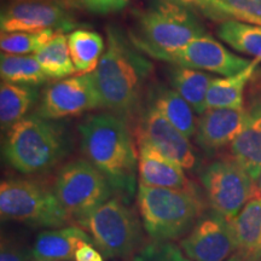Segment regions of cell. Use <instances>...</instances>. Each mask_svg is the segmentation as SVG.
I'll list each match as a JSON object with an SVG mask.
<instances>
[{
	"mask_svg": "<svg viewBox=\"0 0 261 261\" xmlns=\"http://www.w3.org/2000/svg\"><path fill=\"white\" fill-rule=\"evenodd\" d=\"M179 244L192 261H226L238 252L231 220L213 208L205 210Z\"/></svg>",
	"mask_w": 261,
	"mask_h": 261,
	"instance_id": "11",
	"label": "cell"
},
{
	"mask_svg": "<svg viewBox=\"0 0 261 261\" xmlns=\"http://www.w3.org/2000/svg\"><path fill=\"white\" fill-rule=\"evenodd\" d=\"M148 99L149 106L161 113L188 138L195 136L198 121L196 120V113L177 91L162 84L151 85L148 89Z\"/></svg>",
	"mask_w": 261,
	"mask_h": 261,
	"instance_id": "19",
	"label": "cell"
},
{
	"mask_svg": "<svg viewBox=\"0 0 261 261\" xmlns=\"http://www.w3.org/2000/svg\"><path fill=\"white\" fill-rule=\"evenodd\" d=\"M65 150L63 130L38 114L25 116L6 130L3 152L16 171L33 174L47 171L62 159Z\"/></svg>",
	"mask_w": 261,
	"mask_h": 261,
	"instance_id": "5",
	"label": "cell"
},
{
	"mask_svg": "<svg viewBox=\"0 0 261 261\" xmlns=\"http://www.w3.org/2000/svg\"><path fill=\"white\" fill-rule=\"evenodd\" d=\"M39 98L38 87L3 81L0 86V123L8 130L24 119Z\"/></svg>",
	"mask_w": 261,
	"mask_h": 261,
	"instance_id": "22",
	"label": "cell"
},
{
	"mask_svg": "<svg viewBox=\"0 0 261 261\" xmlns=\"http://www.w3.org/2000/svg\"><path fill=\"white\" fill-rule=\"evenodd\" d=\"M106 257H129L140 252L142 227L136 215L117 197H110L83 224Z\"/></svg>",
	"mask_w": 261,
	"mask_h": 261,
	"instance_id": "8",
	"label": "cell"
},
{
	"mask_svg": "<svg viewBox=\"0 0 261 261\" xmlns=\"http://www.w3.org/2000/svg\"><path fill=\"white\" fill-rule=\"evenodd\" d=\"M71 61L77 74H90L97 69L106 45L99 33L86 28H77L68 35Z\"/></svg>",
	"mask_w": 261,
	"mask_h": 261,
	"instance_id": "23",
	"label": "cell"
},
{
	"mask_svg": "<svg viewBox=\"0 0 261 261\" xmlns=\"http://www.w3.org/2000/svg\"><path fill=\"white\" fill-rule=\"evenodd\" d=\"M250 177L253 178V180L255 181L256 187H257V190H259L260 195H261V166L260 167H257L256 169H254L252 173H249Z\"/></svg>",
	"mask_w": 261,
	"mask_h": 261,
	"instance_id": "35",
	"label": "cell"
},
{
	"mask_svg": "<svg viewBox=\"0 0 261 261\" xmlns=\"http://www.w3.org/2000/svg\"><path fill=\"white\" fill-rule=\"evenodd\" d=\"M261 62L253 60L246 69L231 76L214 77L212 81L207 97H205V110L221 109V108L244 107V93L250 80L254 79Z\"/></svg>",
	"mask_w": 261,
	"mask_h": 261,
	"instance_id": "20",
	"label": "cell"
},
{
	"mask_svg": "<svg viewBox=\"0 0 261 261\" xmlns=\"http://www.w3.org/2000/svg\"><path fill=\"white\" fill-rule=\"evenodd\" d=\"M102 107L93 73L77 74L50 85L42 93L37 114L47 120L79 115Z\"/></svg>",
	"mask_w": 261,
	"mask_h": 261,
	"instance_id": "12",
	"label": "cell"
},
{
	"mask_svg": "<svg viewBox=\"0 0 261 261\" xmlns=\"http://www.w3.org/2000/svg\"><path fill=\"white\" fill-rule=\"evenodd\" d=\"M76 22L60 0H9L0 15L2 33L74 31Z\"/></svg>",
	"mask_w": 261,
	"mask_h": 261,
	"instance_id": "10",
	"label": "cell"
},
{
	"mask_svg": "<svg viewBox=\"0 0 261 261\" xmlns=\"http://www.w3.org/2000/svg\"><path fill=\"white\" fill-rule=\"evenodd\" d=\"M231 225L240 252L261 254V195L248 202Z\"/></svg>",
	"mask_w": 261,
	"mask_h": 261,
	"instance_id": "24",
	"label": "cell"
},
{
	"mask_svg": "<svg viewBox=\"0 0 261 261\" xmlns=\"http://www.w3.org/2000/svg\"><path fill=\"white\" fill-rule=\"evenodd\" d=\"M139 184L151 188L194 190L184 168L148 145L138 146Z\"/></svg>",
	"mask_w": 261,
	"mask_h": 261,
	"instance_id": "16",
	"label": "cell"
},
{
	"mask_svg": "<svg viewBox=\"0 0 261 261\" xmlns=\"http://www.w3.org/2000/svg\"><path fill=\"white\" fill-rule=\"evenodd\" d=\"M37 261H40V260H37Z\"/></svg>",
	"mask_w": 261,
	"mask_h": 261,
	"instance_id": "38",
	"label": "cell"
},
{
	"mask_svg": "<svg viewBox=\"0 0 261 261\" xmlns=\"http://www.w3.org/2000/svg\"><path fill=\"white\" fill-rule=\"evenodd\" d=\"M0 75L5 83L40 86L48 80L34 55L2 54Z\"/></svg>",
	"mask_w": 261,
	"mask_h": 261,
	"instance_id": "27",
	"label": "cell"
},
{
	"mask_svg": "<svg viewBox=\"0 0 261 261\" xmlns=\"http://www.w3.org/2000/svg\"><path fill=\"white\" fill-rule=\"evenodd\" d=\"M148 57L128 33L108 25L106 51L93 71L103 108L120 116L135 112L151 76L152 63Z\"/></svg>",
	"mask_w": 261,
	"mask_h": 261,
	"instance_id": "1",
	"label": "cell"
},
{
	"mask_svg": "<svg viewBox=\"0 0 261 261\" xmlns=\"http://www.w3.org/2000/svg\"><path fill=\"white\" fill-rule=\"evenodd\" d=\"M81 150L108 179L113 189L132 195L136 190L138 160L126 122L115 114H94L79 127Z\"/></svg>",
	"mask_w": 261,
	"mask_h": 261,
	"instance_id": "2",
	"label": "cell"
},
{
	"mask_svg": "<svg viewBox=\"0 0 261 261\" xmlns=\"http://www.w3.org/2000/svg\"><path fill=\"white\" fill-rule=\"evenodd\" d=\"M243 256H244V254L242 252H240V250H238L237 253H234L233 255L231 256L228 260H226V261H242Z\"/></svg>",
	"mask_w": 261,
	"mask_h": 261,
	"instance_id": "37",
	"label": "cell"
},
{
	"mask_svg": "<svg viewBox=\"0 0 261 261\" xmlns=\"http://www.w3.org/2000/svg\"><path fill=\"white\" fill-rule=\"evenodd\" d=\"M218 37L240 54L261 62V25L243 21H227L220 23Z\"/></svg>",
	"mask_w": 261,
	"mask_h": 261,
	"instance_id": "26",
	"label": "cell"
},
{
	"mask_svg": "<svg viewBox=\"0 0 261 261\" xmlns=\"http://www.w3.org/2000/svg\"><path fill=\"white\" fill-rule=\"evenodd\" d=\"M242 261H261V254H244Z\"/></svg>",
	"mask_w": 261,
	"mask_h": 261,
	"instance_id": "36",
	"label": "cell"
},
{
	"mask_svg": "<svg viewBox=\"0 0 261 261\" xmlns=\"http://www.w3.org/2000/svg\"><path fill=\"white\" fill-rule=\"evenodd\" d=\"M200 178L211 208L228 220H232L248 202L260 195L255 181L234 159L211 162L201 172Z\"/></svg>",
	"mask_w": 261,
	"mask_h": 261,
	"instance_id": "9",
	"label": "cell"
},
{
	"mask_svg": "<svg viewBox=\"0 0 261 261\" xmlns=\"http://www.w3.org/2000/svg\"><path fill=\"white\" fill-rule=\"evenodd\" d=\"M137 145H148L184 169L196 166V152L184 133L151 106L146 107L136 129Z\"/></svg>",
	"mask_w": 261,
	"mask_h": 261,
	"instance_id": "14",
	"label": "cell"
},
{
	"mask_svg": "<svg viewBox=\"0 0 261 261\" xmlns=\"http://www.w3.org/2000/svg\"><path fill=\"white\" fill-rule=\"evenodd\" d=\"M83 242L93 243V238L79 226L54 228L38 234L32 254L40 261H69L74 259L76 248Z\"/></svg>",
	"mask_w": 261,
	"mask_h": 261,
	"instance_id": "17",
	"label": "cell"
},
{
	"mask_svg": "<svg viewBox=\"0 0 261 261\" xmlns=\"http://www.w3.org/2000/svg\"><path fill=\"white\" fill-rule=\"evenodd\" d=\"M128 0H81V5L91 14L108 15L119 12L125 8Z\"/></svg>",
	"mask_w": 261,
	"mask_h": 261,
	"instance_id": "32",
	"label": "cell"
},
{
	"mask_svg": "<svg viewBox=\"0 0 261 261\" xmlns=\"http://www.w3.org/2000/svg\"><path fill=\"white\" fill-rule=\"evenodd\" d=\"M55 29H46L41 32H16L2 33L0 46L4 54L9 55H31L40 51L55 35Z\"/></svg>",
	"mask_w": 261,
	"mask_h": 261,
	"instance_id": "28",
	"label": "cell"
},
{
	"mask_svg": "<svg viewBox=\"0 0 261 261\" xmlns=\"http://www.w3.org/2000/svg\"><path fill=\"white\" fill-rule=\"evenodd\" d=\"M33 254L28 253L25 248L9 240H3L0 261H28Z\"/></svg>",
	"mask_w": 261,
	"mask_h": 261,
	"instance_id": "33",
	"label": "cell"
},
{
	"mask_svg": "<svg viewBox=\"0 0 261 261\" xmlns=\"http://www.w3.org/2000/svg\"><path fill=\"white\" fill-rule=\"evenodd\" d=\"M155 60L221 76H231L240 73L253 61L237 56L207 34L194 39L179 50L159 55Z\"/></svg>",
	"mask_w": 261,
	"mask_h": 261,
	"instance_id": "13",
	"label": "cell"
},
{
	"mask_svg": "<svg viewBox=\"0 0 261 261\" xmlns=\"http://www.w3.org/2000/svg\"><path fill=\"white\" fill-rule=\"evenodd\" d=\"M246 109L247 123L231 144V154L248 173H252L261 166V91L253 94Z\"/></svg>",
	"mask_w": 261,
	"mask_h": 261,
	"instance_id": "18",
	"label": "cell"
},
{
	"mask_svg": "<svg viewBox=\"0 0 261 261\" xmlns=\"http://www.w3.org/2000/svg\"><path fill=\"white\" fill-rule=\"evenodd\" d=\"M214 77L207 71L196 70L181 65L172 64L168 69L171 87L190 104L198 115L205 112V97Z\"/></svg>",
	"mask_w": 261,
	"mask_h": 261,
	"instance_id": "21",
	"label": "cell"
},
{
	"mask_svg": "<svg viewBox=\"0 0 261 261\" xmlns=\"http://www.w3.org/2000/svg\"><path fill=\"white\" fill-rule=\"evenodd\" d=\"M112 185L89 160H74L57 173L55 194L71 219L83 225L112 196Z\"/></svg>",
	"mask_w": 261,
	"mask_h": 261,
	"instance_id": "7",
	"label": "cell"
},
{
	"mask_svg": "<svg viewBox=\"0 0 261 261\" xmlns=\"http://www.w3.org/2000/svg\"><path fill=\"white\" fill-rule=\"evenodd\" d=\"M34 56L48 79L62 80L76 73L63 32H58Z\"/></svg>",
	"mask_w": 261,
	"mask_h": 261,
	"instance_id": "25",
	"label": "cell"
},
{
	"mask_svg": "<svg viewBox=\"0 0 261 261\" xmlns=\"http://www.w3.org/2000/svg\"><path fill=\"white\" fill-rule=\"evenodd\" d=\"M205 34L197 15L169 0H150L144 8L136 10L128 32L136 46L152 58L179 50Z\"/></svg>",
	"mask_w": 261,
	"mask_h": 261,
	"instance_id": "3",
	"label": "cell"
},
{
	"mask_svg": "<svg viewBox=\"0 0 261 261\" xmlns=\"http://www.w3.org/2000/svg\"><path fill=\"white\" fill-rule=\"evenodd\" d=\"M132 261H192L181 248L171 242H154L140 249Z\"/></svg>",
	"mask_w": 261,
	"mask_h": 261,
	"instance_id": "30",
	"label": "cell"
},
{
	"mask_svg": "<svg viewBox=\"0 0 261 261\" xmlns=\"http://www.w3.org/2000/svg\"><path fill=\"white\" fill-rule=\"evenodd\" d=\"M246 107L231 109H207L201 114L195 133L196 143L204 151H217L232 144L247 123Z\"/></svg>",
	"mask_w": 261,
	"mask_h": 261,
	"instance_id": "15",
	"label": "cell"
},
{
	"mask_svg": "<svg viewBox=\"0 0 261 261\" xmlns=\"http://www.w3.org/2000/svg\"><path fill=\"white\" fill-rule=\"evenodd\" d=\"M74 261H104V259L92 243L83 242L76 248Z\"/></svg>",
	"mask_w": 261,
	"mask_h": 261,
	"instance_id": "34",
	"label": "cell"
},
{
	"mask_svg": "<svg viewBox=\"0 0 261 261\" xmlns=\"http://www.w3.org/2000/svg\"><path fill=\"white\" fill-rule=\"evenodd\" d=\"M227 5L241 12L248 22L261 25V0H224Z\"/></svg>",
	"mask_w": 261,
	"mask_h": 261,
	"instance_id": "31",
	"label": "cell"
},
{
	"mask_svg": "<svg viewBox=\"0 0 261 261\" xmlns=\"http://www.w3.org/2000/svg\"><path fill=\"white\" fill-rule=\"evenodd\" d=\"M169 2L190 10L197 16H203L211 21L219 22V23L233 21V19L248 22V19L241 12L227 5L224 0H169Z\"/></svg>",
	"mask_w": 261,
	"mask_h": 261,
	"instance_id": "29",
	"label": "cell"
},
{
	"mask_svg": "<svg viewBox=\"0 0 261 261\" xmlns=\"http://www.w3.org/2000/svg\"><path fill=\"white\" fill-rule=\"evenodd\" d=\"M137 203L143 227L155 242H172L185 236L205 212L195 190L139 184Z\"/></svg>",
	"mask_w": 261,
	"mask_h": 261,
	"instance_id": "4",
	"label": "cell"
},
{
	"mask_svg": "<svg viewBox=\"0 0 261 261\" xmlns=\"http://www.w3.org/2000/svg\"><path fill=\"white\" fill-rule=\"evenodd\" d=\"M3 219L40 227H63L71 217L55 192L25 179H8L0 185Z\"/></svg>",
	"mask_w": 261,
	"mask_h": 261,
	"instance_id": "6",
	"label": "cell"
}]
</instances>
